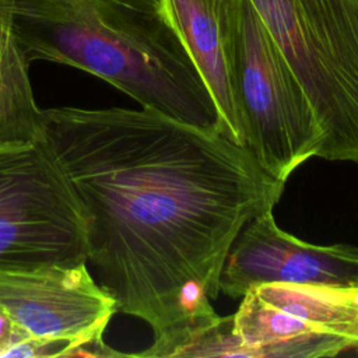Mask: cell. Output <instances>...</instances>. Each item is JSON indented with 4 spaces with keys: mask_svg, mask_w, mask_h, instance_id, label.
Segmentation results:
<instances>
[{
    "mask_svg": "<svg viewBox=\"0 0 358 358\" xmlns=\"http://www.w3.org/2000/svg\"><path fill=\"white\" fill-rule=\"evenodd\" d=\"M358 282V246L315 245L282 231L264 211L250 220L231 246L220 275V292L242 298L259 284Z\"/></svg>",
    "mask_w": 358,
    "mask_h": 358,
    "instance_id": "52a82bcc",
    "label": "cell"
},
{
    "mask_svg": "<svg viewBox=\"0 0 358 358\" xmlns=\"http://www.w3.org/2000/svg\"><path fill=\"white\" fill-rule=\"evenodd\" d=\"M25 334L14 324L7 312L0 306V357H6L7 351Z\"/></svg>",
    "mask_w": 358,
    "mask_h": 358,
    "instance_id": "8fae6325",
    "label": "cell"
},
{
    "mask_svg": "<svg viewBox=\"0 0 358 358\" xmlns=\"http://www.w3.org/2000/svg\"><path fill=\"white\" fill-rule=\"evenodd\" d=\"M83 263L87 215L43 137L0 147V271Z\"/></svg>",
    "mask_w": 358,
    "mask_h": 358,
    "instance_id": "5b68a950",
    "label": "cell"
},
{
    "mask_svg": "<svg viewBox=\"0 0 358 358\" xmlns=\"http://www.w3.org/2000/svg\"><path fill=\"white\" fill-rule=\"evenodd\" d=\"M232 70L243 144L268 175L287 182L319 155L323 130L250 0L239 3Z\"/></svg>",
    "mask_w": 358,
    "mask_h": 358,
    "instance_id": "277c9868",
    "label": "cell"
},
{
    "mask_svg": "<svg viewBox=\"0 0 358 358\" xmlns=\"http://www.w3.org/2000/svg\"><path fill=\"white\" fill-rule=\"evenodd\" d=\"M323 130L317 158L358 165V0H250Z\"/></svg>",
    "mask_w": 358,
    "mask_h": 358,
    "instance_id": "3957f363",
    "label": "cell"
},
{
    "mask_svg": "<svg viewBox=\"0 0 358 358\" xmlns=\"http://www.w3.org/2000/svg\"><path fill=\"white\" fill-rule=\"evenodd\" d=\"M27 60L87 71L143 109L208 133L224 120L162 0H0Z\"/></svg>",
    "mask_w": 358,
    "mask_h": 358,
    "instance_id": "7a4b0ae2",
    "label": "cell"
},
{
    "mask_svg": "<svg viewBox=\"0 0 358 358\" xmlns=\"http://www.w3.org/2000/svg\"><path fill=\"white\" fill-rule=\"evenodd\" d=\"M239 3L241 0H162L168 20L214 96L228 136L243 144L232 70Z\"/></svg>",
    "mask_w": 358,
    "mask_h": 358,
    "instance_id": "ba28073f",
    "label": "cell"
},
{
    "mask_svg": "<svg viewBox=\"0 0 358 358\" xmlns=\"http://www.w3.org/2000/svg\"><path fill=\"white\" fill-rule=\"evenodd\" d=\"M28 66L29 62L0 8V147L42 138V109L34 98Z\"/></svg>",
    "mask_w": 358,
    "mask_h": 358,
    "instance_id": "30bf717a",
    "label": "cell"
},
{
    "mask_svg": "<svg viewBox=\"0 0 358 358\" xmlns=\"http://www.w3.org/2000/svg\"><path fill=\"white\" fill-rule=\"evenodd\" d=\"M42 137L88 222V262L151 347L215 317L232 243L285 183L250 150L148 109L41 110Z\"/></svg>",
    "mask_w": 358,
    "mask_h": 358,
    "instance_id": "6da1fadb",
    "label": "cell"
},
{
    "mask_svg": "<svg viewBox=\"0 0 358 358\" xmlns=\"http://www.w3.org/2000/svg\"><path fill=\"white\" fill-rule=\"evenodd\" d=\"M87 264L0 271V306L27 337L56 344L63 357L126 355L103 341L117 308Z\"/></svg>",
    "mask_w": 358,
    "mask_h": 358,
    "instance_id": "8992f818",
    "label": "cell"
},
{
    "mask_svg": "<svg viewBox=\"0 0 358 358\" xmlns=\"http://www.w3.org/2000/svg\"><path fill=\"white\" fill-rule=\"evenodd\" d=\"M232 317L234 333L250 358H319L354 352L350 341L264 302L250 289Z\"/></svg>",
    "mask_w": 358,
    "mask_h": 358,
    "instance_id": "9c48e42d",
    "label": "cell"
}]
</instances>
